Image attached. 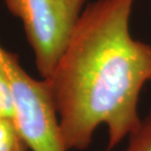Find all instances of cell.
I'll return each mask as SVG.
<instances>
[{
  "mask_svg": "<svg viewBox=\"0 0 151 151\" xmlns=\"http://www.w3.org/2000/svg\"><path fill=\"white\" fill-rule=\"evenodd\" d=\"M135 0H97L83 8L50 81L67 151L84 150L98 127L107 151L139 126L138 98L151 81V46L132 37Z\"/></svg>",
  "mask_w": 151,
  "mask_h": 151,
  "instance_id": "cell-1",
  "label": "cell"
},
{
  "mask_svg": "<svg viewBox=\"0 0 151 151\" xmlns=\"http://www.w3.org/2000/svg\"><path fill=\"white\" fill-rule=\"evenodd\" d=\"M0 68L10 84L12 122L23 142L32 151H67L50 81L31 77L16 54L1 45Z\"/></svg>",
  "mask_w": 151,
  "mask_h": 151,
  "instance_id": "cell-2",
  "label": "cell"
},
{
  "mask_svg": "<svg viewBox=\"0 0 151 151\" xmlns=\"http://www.w3.org/2000/svg\"><path fill=\"white\" fill-rule=\"evenodd\" d=\"M3 1L22 21L41 78H49L70 42L86 0Z\"/></svg>",
  "mask_w": 151,
  "mask_h": 151,
  "instance_id": "cell-3",
  "label": "cell"
},
{
  "mask_svg": "<svg viewBox=\"0 0 151 151\" xmlns=\"http://www.w3.org/2000/svg\"><path fill=\"white\" fill-rule=\"evenodd\" d=\"M129 137V143L124 151H151V109Z\"/></svg>",
  "mask_w": 151,
  "mask_h": 151,
  "instance_id": "cell-4",
  "label": "cell"
},
{
  "mask_svg": "<svg viewBox=\"0 0 151 151\" xmlns=\"http://www.w3.org/2000/svg\"><path fill=\"white\" fill-rule=\"evenodd\" d=\"M13 112V98L10 84L4 72L0 68V119L12 121Z\"/></svg>",
  "mask_w": 151,
  "mask_h": 151,
  "instance_id": "cell-5",
  "label": "cell"
},
{
  "mask_svg": "<svg viewBox=\"0 0 151 151\" xmlns=\"http://www.w3.org/2000/svg\"><path fill=\"white\" fill-rule=\"evenodd\" d=\"M19 140L13 122L0 119V151H16Z\"/></svg>",
  "mask_w": 151,
  "mask_h": 151,
  "instance_id": "cell-6",
  "label": "cell"
},
{
  "mask_svg": "<svg viewBox=\"0 0 151 151\" xmlns=\"http://www.w3.org/2000/svg\"><path fill=\"white\" fill-rule=\"evenodd\" d=\"M27 149H28V147H27L26 144L24 143L23 141H22V139L20 138L19 143H18V146H17L16 151H27Z\"/></svg>",
  "mask_w": 151,
  "mask_h": 151,
  "instance_id": "cell-7",
  "label": "cell"
}]
</instances>
